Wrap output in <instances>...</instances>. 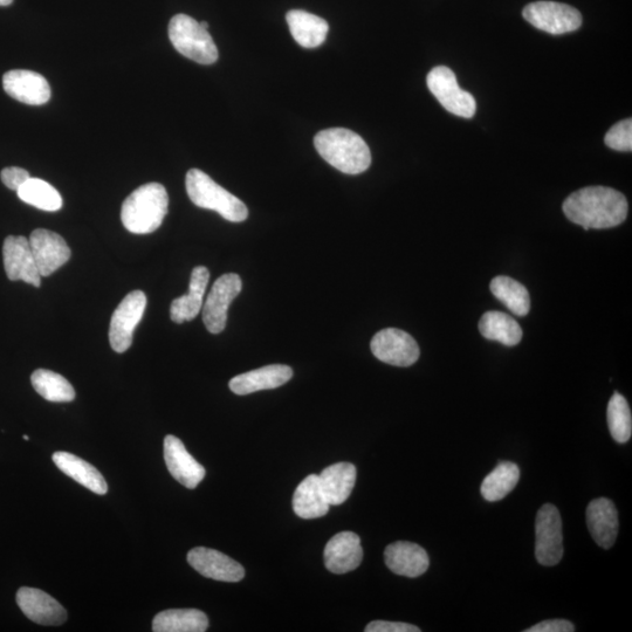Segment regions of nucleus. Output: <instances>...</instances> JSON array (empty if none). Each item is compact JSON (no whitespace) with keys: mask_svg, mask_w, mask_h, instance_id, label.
Segmentation results:
<instances>
[{"mask_svg":"<svg viewBox=\"0 0 632 632\" xmlns=\"http://www.w3.org/2000/svg\"><path fill=\"white\" fill-rule=\"evenodd\" d=\"M210 279L209 270L204 266H198L192 271L189 293L175 299L170 307V318L176 324L191 321L201 313L204 302V294Z\"/></svg>","mask_w":632,"mask_h":632,"instance_id":"22","label":"nucleus"},{"mask_svg":"<svg viewBox=\"0 0 632 632\" xmlns=\"http://www.w3.org/2000/svg\"><path fill=\"white\" fill-rule=\"evenodd\" d=\"M522 16L537 29L559 36L579 30L582 16L579 11L567 4L555 2H537L527 5Z\"/></svg>","mask_w":632,"mask_h":632,"instance_id":"9","label":"nucleus"},{"mask_svg":"<svg viewBox=\"0 0 632 632\" xmlns=\"http://www.w3.org/2000/svg\"><path fill=\"white\" fill-rule=\"evenodd\" d=\"M164 459L171 476L187 489L194 490L202 483L205 469L185 449L181 439L171 435L164 439Z\"/></svg>","mask_w":632,"mask_h":632,"instance_id":"15","label":"nucleus"},{"mask_svg":"<svg viewBox=\"0 0 632 632\" xmlns=\"http://www.w3.org/2000/svg\"><path fill=\"white\" fill-rule=\"evenodd\" d=\"M17 603L25 616L34 623L61 625L67 620L64 607L43 590L29 587L20 588L17 593Z\"/></svg>","mask_w":632,"mask_h":632,"instance_id":"16","label":"nucleus"},{"mask_svg":"<svg viewBox=\"0 0 632 632\" xmlns=\"http://www.w3.org/2000/svg\"><path fill=\"white\" fill-rule=\"evenodd\" d=\"M31 382L37 393L48 402H72L75 398L72 384L64 376L51 372V370H36L31 376Z\"/></svg>","mask_w":632,"mask_h":632,"instance_id":"31","label":"nucleus"},{"mask_svg":"<svg viewBox=\"0 0 632 632\" xmlns=\"http://www.w3.org/2000/svg\"><path fill=\"white\" fill-rule=\"evenodd\" d=\"M171 44L182 56L198 64L211 65L218 59V48L208 30L187 15H177L170 20Z\"/></svg>","mask_w":632,"mask_h":632,"instance_id":"5","label":"nucleus"},{"mask_svg":"<svg viewBox=\"0 0 632 632\" xmlns=\"http://www.w3.org/2000/svg\"><path fill=\"white\" fill-rule=\"evenodd\" d=\"M314 146L325 161L343 174H362L372 163V153L366 141L349 129L322 130L316 134Z\"/></svg>","mask_w":632,"mask_h":632,"instance_id":"2","label":"nucleus"},{"mask_svg":"<svg viewBox=\"0 0 632 632\" xmlns=\"http://www.w3.org/2000/svg\"><path fill=\"white\" fill-rule=\"evenodd\" d=\"M18 197L26 204L39 210L56 212L63 208V197L59 191L39 178H30L17 191Z\"/></svg>","mask_w":632,"mask_h":632,"instance_id":"32","label":"nucleus"},{"mask_svg":"<svg viewBox=\"0 0 632 632\" xmlns=\"http://www.w3.org/2000/svg\"><path fill=\"white\" fill-rule=\"evenodd\" d=\"M29 242L41 278L57 272L72 256L65 239L56 232L45 229L34 230Z\"/></svg>","mask_w":632,"mask_h":632,"instance_id":"12","label":"nucleus"},{"mask_svg":"<svg viewBox=\"0 0 632 632\" xmlns=\"http://www.w3.org/2000/svg\"><path fill=\"white\" fill-rule=\"evenodd\" d=\"M293 377L291 367L284 364H272L252 372L240 374L229 383L232 393L249 395L261 390H271L284 386Z\"/></svg>","mask_w":632,"mask_h":632,"instance_id":"20","label":"nucleus"},{"mask_svg":"<svg viewBox=\"0 0 632 632\" xmlns=\"http://www.w3.org/2000/svg\"><path fill=\"white\" fill-rule=\"evenodd\" d=\"M384 560L391 572L410 577V579L422 576L430 566L427 551L407 541H398L389 545L384 552Z\"/></svg>","mask_w":632,"mask_h":632,"instance_id":"19","label":"nucleus"},{"mask_svg":"<svg viewBox=\"0 0 632 632\" xmlns=\"http://www.w3.org/2000/svg\"><path fill=\"white\" fill-rule=\"evenodd\" d=\"M608 427L617 443H627L632 435V416L625 398L615 393L608 404Z\"/></svg>","mask_w":632,"mask_h":632,"instance_id":"33","label":"nucleus"},{"mask_svg":"<svg viewBox=\"0 0 632 632\" xmlns=\"http://www.w3.org/2000/svg\"><path fill=\"white\" fill-rule=\"evenodd\" d=\"M520 479V470L517 464L511 462L500 463L489 476L484 479L482 494L487 501L496 503L510 494Z\"/></svg>","mask_w":632,"mask_h":632,"instance_id":"29","label":"nucleus"},{"mask_svg":"<svg viewBox=\"0 0 632 632\" xmlns=\"http://www.w3.org/2000/svg\"><path fill=\"white\" fill-rule=\"evenodd\" d=\"M329 507L319 476L311 474L302 480L293 496L294 513L302 519H316L324 517Z\"/></svg>","mask_w":632,"mask_h":632,"instance_id":"24","label":"nucleus"},{"mask_svg":"<svg viewBox=\"0 0 632 632\" xmlns=\"http://www.w3.org/2000/svg\"><path fill=\"white\" fill-rule=\"evenodd\" d=\"M416 625L402 622L374 621L369 623L366 632H419Z\"/></svg>","mask_w":632,"mask_h":632,"instance_id":"36","label":"nucleus"},{"mask_svg":"<svg viewBox=\"0 0 632 632\" xmlns=\"http://www.w3.org/2000/svg\"><path fill=\"white\" fill-rule=\"evenodd\" d=\"M188 562L199 574L211 580L239 582L245 576V569L239 562L215 549L205 547L191 549Z\"/></svg>","mask_w":632,"mask_h":632,"instance_id":"14","label":"nucleus"},{"mask_svg":"<svg viewBox=\"0 0 632 632\" xmlns=\"http://www.w3.org/2000/svg\"><path fill=\"white\" fill-rule=\"evenodd\" d=\"M53 462L61 472L71 477L75 482L92 492L103 496L108 492L105 478L98 469L70 452L59 451L54 453Z\"/></svg>","mask_w":632,"mask_h":632,"instance_id":"23","label":"nucleus"},{"mask_svg":"<svg viewBox=\"0 0 632 632\" xmlns=\"http://www.w3.org/2000/svg\"><path fill=\"white\" fill-rule=\"evenodd\" d=\"M363 549L359 535L353 532L336 534L325 548V565L329 572L346 574L361 565Z\"/></svg>","mask_w":632,"mask_h":632,"instance_id":"18","label":"nucleus"},{"mask_svg":"<svg viewBox=\"0 0 632 632\" xmlns=\"http://www.w3.org/2000/svg\"><path fill=\"white\" fill-rule=\"evenodd\" d=\"M604 142L611 149L617 151L632 150V121L631 119L623 120L609 130Z\"/></svg>","mask_w":632,"mask_h":632,"instance_id":"34","label":"nucleus"},{"mask_svg":"<svg viewBox=\"0 0 632 632\" xmlns=\"http://www.w3.org/2000/svg\"><path fill=\"white\" fill-rule=\"evenodd\" d=\"M201 26L203 27V29L205 30H209V24L206 22L201 23Z\"/></svg>","mask_w":632,"mask_h":632,"instance_id":"39","label":"nucleus"},{"mask_svg":"<svg viewBox=\"0 0 632 632\" xmlns=\"http://www.w3.org/2000/svg\"><path fill=\"white\" fill-rule=\"evenodd\" d=\"M428 87L439 103L459 118L471 119L477 111L472 94L458 86L456 74L450 68L439 66L428 74Z\"/></svg>","mask_w":632,"mask_h":632,"instance_id":"6","label":"nucleus"},{"mask_svg":"<svg viewBox=\"0 0 632 632\" xmlns=\"http://www.w3.org/2000/svg\"><path fill=\"white\" fill-rule=\"evenodd\" d=\"M479 331L485 339L503 345L517 346L522 339V329L512 316L501 312H487L479 322Z\"/></svg>","mask_w":632,"mask_h":632,"instance_id":"28","label":"nucleus"},{"mask_svg":"<svg viewBox=\"0 0 632 632\" xmlns=\"http://www.w3.org/2000/svg\"><path fill=\"white\" fill-rule=\"evenodd\" d=\"M574 624L567 620H548L541 622L526 632H574Z\"/></svg>","mask_w":632,"mask_h":632,"instance_id":"37","label":"nucleus"},{"mask_svg":"<svg viewBox=\"0 0 632 632\" xmlns=\"http://www.w3.org/2000/svg\"><path fill=\"white\" fill-rule=\"evenodd\" d=\"M587 525L597 545L604 549L613 547L618 535V513L613 501L593 500L587 508Z\"/></svg>","mask_w":632,"mask_h":632,"instance_id":"21","label":"nucleus"},{"mask_svg":"<svg viewBox=\"0 0 632 632\" xmlns=\"http://www.w3.org/2000/svg\"><path fill=\"white\" fill-rule=\"evenodd\" d=\"M491 292L499 301L518 316H525L531 309V297L527 288L512 278L497 277L491 281Z\"/></svg>","mask_w":632,"mask_h":632,"instance_id":"30","label":"nucleus"},{"mask_svg":"<svg viewBox=\"0 0 632 632\" xmlns=\"http://www.w3.org/2000/svg\"><path fill=\"white\" fill-rule=\"evenodd\" d=\"M535 556L546 567L558 565L563 558L561 515L552 504L542 506L535 521Z\"/></svg>","mask_w":632,"mask_h":632,"instance_id":"7","label":"nucleus"},{"mask_svg":"<svg viewBox=\"0 0 632 632\" xmlns=\"http://www.w3.org/2000/svg\"><path fill=\"white\" fill-rule=\"evenodd\" d=\"M168 206V192L162 184H144L123 203L121 221L129 232L148 235L160 228L168 214Z\"/></svg>","mask_w":632,"mask_h":632,"instance_id":"3","label":"nucleus"},{"mask_svg":"<svg viewBox=\"0 0 632 632\" xmlns=\"http://www.w3.org/2000/svg\"><path fill=\"white\" fill-rule=\"evenodd\" d=\"M209 618L197 609H170L157 614L153 621L155 632H204Z\"/></svg>","mask_w":632,"mask_h":632,"instance_id":"27","label":"nucleus"},{"mask_svg":"<svg viewBox=\"0 0 632 632\" xmlns=\"http://www.w3.org/2000/svg\"><path fill=\"white\" fill-rule=\"evenodd\" d=\"M25 441H29V436H24Z\"/></svg>","mask_w":632,"mask_h":632,"instance_id":"40","label":"nucleus"},{"mask_svg":"<svg viewBox=\"0 0 632 632\" xmlns=\"http://www.w3.org/2000/svg\"><path fill=\"white\" fill-rule=\"evenodd\" d=\"M286 19L294 40L300 46L315 48L325 43L329 30L325 19L301 10L288 12Z\"/></svg>","mask_w":632,"mask_h":632,"instance_id":"26","label":"nucleus"},{"mask_svg":"<svg viewBox=\"0 0 632 632\" xmlns=\"http://www.w3.org/2000/svg\"><path fill=\"white\" fill-rule=\"evenodd\" d=\"M370 348L376 359L395 367H410L421 354L416 340L397 328H387L377 333Z\"/></svg>","mask_w":632,"mask_h":632,"instance_id":"11","label":"nucleus"},{"mask_svg":"<svg viewBox=\"0 0 632 632\" xmlns=\"http://www.w3.org/2000/svg\"><path fill=\"white\" fill-rule=\"evenodd\" d=\"M13 0H0V6H8L12 4Z\"/></svg>","mask_w":632,"mask_h":632,"instance_id":"38","label":"nucleus"},{"mask_svg":"<svg viewBox=\"0 0 632 632\" xmlns=\"http://www.w3.org/2000/svg\"><path fill=\"white\" fill-rule=\"evenodd\" d=\"M185 187L192 203L199 208L218 212L226 221L242 223L249 216V210L239 198L222 188L202 170H189Z\"/></svg>","mask_w":632,"mask_h":632,"instance_id":"4","label":"nucleus"},{"mask_svg":"<svg viewBox=\"0 0 632 632\" xmlns=\"http://www.w3.org/2000/svg\"><path fill=\"white\" fill-rule=\"evenodd\" d=\"M3 258L6 276L11 281L20 280L26 284L40 286L41 276L31 251L29 239L23 236L6 238L3 246Z\"/></svg>","mask_w":632,"mask_h":632,"instance_id":"13","label":"nucleus"},{"mask_svg":"<svg viewBox=\"0 0 632 632\" xmlns=\"http://www.w3.org/2000/svg\"><path fill=\"white\" fill-rule=\"evenodd\" d=\"M30 178L29 171L23 168L10 167L2 171V182L11 190L18 191Z\"/></svg>","mask_w":632,"mask_h":632,"instance_id":"35","label":"nucleus"},{"mask_svg":"<svg viewBox=\"0 0 632 632\" xmlns=\"http://www.w3.org/2000/svg\"><path fill=\"white\" fill-rule=\"evenodd\" d=\"M242 288V279L235 273L224 274L216 280L203 305L204 325L211 334L224 331L231 302L242 292Z\"/></svg>","mask_w":632,"mask_h":632,"instance_id":"10","label":"nucleus"},{"mask_svg":"<svg viewBox=\"0 0 632 632\" xmlns=\"http://www.w3.org/2000/svg\"><path fill=\"white\" fill-rule=\"evenodd\" d=\"M146 307V294L133 291L115 309L109 328V342L114 352L125 353L132 346L135 329L140 324Z\"/></svg>","mask_w":632,"mask_h":632,"instance_id":"8","label":"nucleus"},{"mask_svg":"<svg viewBox=\"0 0 632 632\" xmlns=\"http://www.w3.org/2000/svg\"><path fill=\"white\" fill-rule=\"evenodd\" d=\"M570 222L590 229H610L628 217L629 205L621 192L607 187H588L574 192L562 206Z\"/></svg>","mask_w":632,"mask_h":632,"instance_id":"1","label":"nucleus"},{"mask_svg":"<svg viewBox=\"0 0 632 632\" xmlns=\"http://www.w3.org/2000/svg\"><path fill=\"white\" fill-rule=\"evenodd\" d=\"M320 484L329 505L339 506L352 494L356 483V467L350 463H338L321 472Z\"/></svg>","mask_w":632,"mask_h":632,"instance_id":"25","label":"nucleus"},{"mask_svg":"<svg viewBox=\"0 0 632 632\" xmlns=\"http://www.w3.org/2000/svg\"><path fill=\"white\" fill-rule=\"evenodd\" d=\"M5 92L25 105L41 106L51 99V87L43 75L26 70H15L3 77Z\"/></svg>","mask_w":632,"mask_h":632,"instance_id":"17","label":"nucleus"}]
</instances>
